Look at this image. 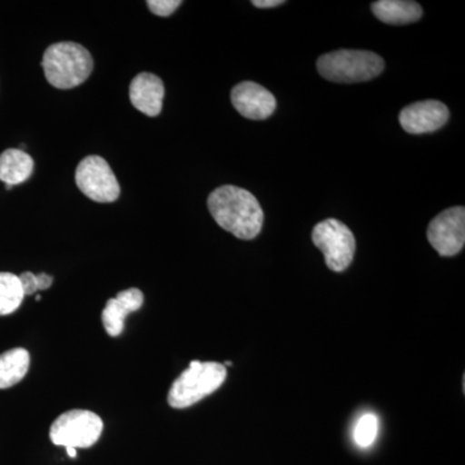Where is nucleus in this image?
<instances>
[{"instance_id":"obj_1","label":"nucleus","mask_w":465,"mask_h":465,"mask_svg":"<svg viewBox=\"0 0 465 465\" xmlns=\"http://www.w3.org/2000/svg\"><path fill=\"white\" fill-rule=\"evenodd\" d=\"M207 204L217 225L234 237L250 241L262 232L264 213L255 195L246 189L220 186L211 193Z\"/></svg>"},{"instance_id":"obj_2","label":"nucleus","mask_w":465,"mask_h":465,"mask_svg":"<svg viewBox=\"0 0 465 465\" xmlns=\"http://www.w3.org/2000/svg\"><path fill=\"white\" fill-rule=\"evenodd\" d=\"M42 67L48 84L58 90H72L90 78L94 58L84 45L61 42L45 50Z\"/></svg>"},{"instance_id":"obj_3","label":"nucleus","mask_w":465,"mask_h":465,"mask_svg":"<svg viewBox=\"0 0 465 465\" xmlns=\"http://www.w3.org/2000/svg\"><path fill=\"white\" fill-rule=\"evenodd\" d=\"M318 72L335 84L371 81L384 70V61L370 51L341 50L323 54L317 61Z\"/></svg>"},{"instance_id":"obj_4","label":"nucleus","mask_w":465,"mask_h":465,"mask_svg":"<svg viewBox=\"0 0 465 465\" xmlns=\"http://www.w3.org/2000/svg\"><path fill=\"white\" fill-rule=\"evenodd\" d=\"M226 367L217 362L192 361L188 369L173 381L168 403L173 409H186L210 396L224 384Z\"/></svg>"},{"instance_id":"obj_5","label":"nucleus","mask_w":465,"mask_h":465,"mask_svg":"<svg viewBox=\"0 0 465 465\" xmlns=\"http://www.w3.org/2000/svg\"><path fill=\"white\" fill-rule=\"evenodd\" d=\"M103 430L99 415L88 410H70L51 425L50 437L56 446L87 449L99 440Z\"/></svg>"},{"instance_id":"obj_6","label":"nucleus","mask_w":465,"mask_h":465,"mask_svg":"<svg viewBox=\"0 0 465 465\" xmlns=\"http://www.w3.org/2000/svg\"><path fill=\"white\" fill-rule=\"evenodd\" d=\"M312 240L322 251L326 265L336 273L344 272L353 262L356 238L351 229L339 220H324L314 226Z\"/></svg>"},{"instance_id":"obj_7","label":"nucleus","mask_w":465,"mask_h":465,"mask_svg":"<svg viewBox=\"0 0 465 465\" xmlns=\"http://www.w3.org/2000/svg\"><path fill=\"white\" fill-rule=\"evenodd\" d=\"M75 183L85 197L99 203H112L121 195V186L108 162L99 155L82 159L75 171Z\"/></svg>"},{"instance_id":"obj_8","label":"nucleus","mask_w":465,"mask_h":465,"mask_svg":"<svg viewBox=\"0 0 465 465\" xmlns=\"http://www.w3.org/2000/svg\"><path fill=\"white\" fill-rule=\"evenodd\" d=\"M428 241L440 256H455L465 243L464 207H452L434 217L428 226Z\"/></svg>"},{"instance_id":"obj_9","label":"nucleus","mask_w":465,"mask_h":465,"mask_svg":"<svg viewBox=\"0 0 465 465\" xmlns=\"http://www.w3.org/2000/svg\"><path fill=\"white\" fill-rule=\"evenodd\" d=\"M449 116L448 106L440 101H419L401 112L400 124L407 134L434 133L448 124Z\"/></svg>"},{"instance_id":"obj_10","label":"nucleus","mask_w":465,"mask_h":465,"mask_svg":"<svg viewBox=\"0 0 465 465\" xmlns=\"http://www.w3.org/2000/svg\"><path fill=\"white\" fill-rule=\"evenodd\" d=\"M232 104L244 118L262 121L273 114L277 101L272 92L255 82H242L232 90Z\"/></svg>"},{"instance_id":"obj_11","label":"nucleus","mask_w":465,"mask_h":465,"mask_svg":"<svg viewBox=\"0 0 465 465\" xmlns=\"http://www.w3.org/2000/svg\"><path fill=\"white\" fill-rule=\"evenodd\" d=\"M164 84L152 73L136 75L130 85V100L134 108L148 116H158L163 106Z\"/></svg>"},{"instance_id":"obj_12","label":"nucleus","mask_w":465,"mask_h":465,"mask_svg":"<svg viewBox=\"0 0 465 465\" xmlns=\"http://www.w3.org/2000/svg\"><path fill=\"white\" fill-rule=\"evenodd\" d=\"M143 304V293L139 289H128L119 292L106 302L103 311L104 329L112 338H118L124 330L128 314L139 311Z\"/></svg>"},{"instance_id":"obj_13","label":"nucleus","mask_w":465,"mask_h":465,"mask_svg":"<svg viewBox=\"0 0 465 465\" xmlns=\"http://www.w3.org/2000/svg\"><path fill=\"white\" fill-rule=\"evenodd\" d=\"M375 17L390 25H406L420 20L423 11L415 2L407 0H379L372 5Z\"/></svg>"},{"instance_id":"obj_14","label":"nucleus","mask_w":465,"mask_h":465,"mask_svg":"<svg viewBox=\"0 0 465 465\" xmlns=\"http://www.w3.org/2000/svg\"><path fill=\"white\" fill-rule=\"evenodd\" d=\"M34 173L33 158L20 149H7L0 154V182L15 186L25 183Z\"/></svg>"},{"instance_id":"obj_15","label":"nucleus","mask_w":465,"mask_h":465,"mask_svg":"<svg viewBox=\"0 0 465 465\" xmlns=\"http://www.w3.org/2000/svg\"><path fill=\"white\" fill-rule=\"evenodd\" d=\"M30 366L26 349L15 348L0 354V390H7L23 381Z\"/></svg>"},{"instance_id":"obj_16","label":"nucleus","mask_w":465,"mask_h":465,"mask_svg":"<svg viewBox=\"0 0 465 465\" xmlns=\"http://www.w3.org/2000/svg\"><path fill=\"white\" fill-rule=\"evenodd\" d=\"M25 293L18 275L0 273V316H8L20 308Z\"/></svg>"},{"instance_id":"obj_17","label":"nucleus","mask_w":465,"mask_h":465,"mask_svg":"<svg viewBox=\"0 0 465 465\" xmlns=\"http://www.w3.org/2000/svg\"><path fill=\"white\" fill-rule=\"evenodd\" d=\"M379 420L374 414H366L358 420L354 428V440L360 448H369L378 437Z\"/></svg>"},{"instance_id":"obj_18","label":"nucleus","mask_w":465,"mask_h":465,"mask_svg":"<svg viewBox=\"0 0 465 465\" xmlns=\"http://www.w3.org/2000/svg\"><path fill=\"white\" fill-rule=\"evenodd\" d=\"M18 278H20L25 296L34 295L39 290H48L54 283V278L45 273L33 274L30 272H25V273L18 275Z\"/></svg>"},{"instance_id":"obj_19","label":"nucleus","mask_w":465,"mask_h":465,"mask_svg":"<svg viewBox=\"0 0 465 465\" xmlns=\"http://www.w3.org/2000/svg\"><path fill=\"white\" fill-rule=\"evenodd\" d=\"M182 5L180 0H149L146 3L150 11L161 17L171 16Z\"/></svg>"},{"instance_id":"obj_20","label":"nucleus","mask_w":465,"mask_h":465,"mask_svg":"<svg viewBox=\"0 0 465 465\" xmlns=\"http://www.w3.org/2000/svg\"><path fill=\"white\" fill-rule=\"evenodd\" d=\"M283 0H253L252 5L258 8H274L283 5Z\"/></svg>"},{"instance_id":"obj_21","label":"nucleus","mask_w":465,"mask_h":465,"mask_svg":"<svg viewBox=\"0 0 465 465\" xmlns=\"http://www.w3.org/2000/svg\"><path fill=\"white\" fill-rule=\"evenodd\" d=\"M66 451L70 458H76V449L66 448Z\"/></svg>"},{"instance_id":"obj_22","label":"nucleus","mask_w":465,"mask_h":465,"mask_svg":"<svg viewBox=\"0 0 465 465\" xmlns=\"http://www.w3.org/2000/svg\"><path fill=\"white\" fill-rule=\"evenodd\" d=\"M41 299H42V298H41V295H36V296H35V300H36V302H41Z\"/></svg>"}]
</instances>
